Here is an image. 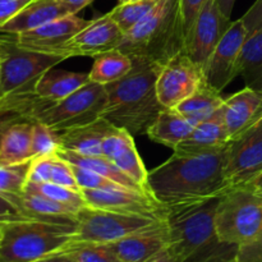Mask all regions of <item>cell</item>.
Here are the masks:
<instances>
[{
    "label": "cell",
    "mask_w": 262,
    "mask_h": 262,
    "mask_svg": "<svg viewBox=\"0 0 262 262\" xmlns=\"http://www.w3.org/2000/svg\"><path fill=\"white\" fill-rule=\"evenodd\" d=\"M246 40L247 30L239 18L232 22L202 69L205 81L219 92L238 76V61Z\"/></svg>",
    "instance_id": "12"
},
{
    "label": "cell",
    "mask_w": 262,
    "mask_h": 262,
    "mask_svg": "<svg viewBox=\"0 0 262 262\" xmlns=\"http://www.w3.org/2000/svg\"><path fill=\"white\" fill-rule=\"evenodd\" d=\"M241 19L243 20L247 30V37L260 31L262 28V0H256Z\"/></svg>",
    "instance_id": "40"
},
{
    "label": "cell",
    "mask_w": 262,
    "mask_h": 262,
    "mask_svg": "<svg viewBox=\"0 0 262 262\" xmlns=\"http://www.w3.org/2000/svg\"><path fill=\"white\" fill-rule=\"evenodd\" d=\"M32 262H77V261L74 260L68 252H66V251H59V252L45 256V257L38 258V260H35Z\"/></svg>",
    "instance_id": "44"
},
{
    "label": "cell",
    "mask_w": 262,
    "mask_h": 262,
    "mask_svg": "<svg viewBox=\"0 0 262 262\" xmlns=\"http://www.w3.org/2000/svg\"><path fill=\"white\" fill-rule=\"evenodd\" d=\"M156 2L158 0H133L124 4H118L109 14L125 35L152 9Z\"/></svg>",
    "instance_id": "33"
},
{
    "label": "cell",
    "mask_w": 262,
    "mask_h": 262,
    "mask_svg": "<svg viewBox=\"0 0 262 262\" xmlns=\"http://www.w3.org/2000/svg\"><path fill=\"white\" fill-rule=\"evenodd\" d=\"M216 3L225 17L227 18L232 17V12H233V8H234L235 0H216Z\"/></svg>",
    "instance_id": "46"
},
{
    "label": "cell",
    "mask_w": 262,
    "mask_h": 262,
    "mask_svg": "<svg viewBox=\"0 0 262 262\" xmlns=\"http://www.w3.org/2000/svg\"><path fill=\"white\" fill-rule=\"evenodd\" d=\"M119 50L132 60H145L163 67L173 56L187 53L179 0H158L152 9L124 35Z\"/></svg>",
    "instance_id": "4"
},
{
    "label": "cell",
    "mask_w": 262,
    "mask_h": 262,
    "mask_svg": "<svg viewBox=\"0 0 262 262\" xmlns=\"http://www.w3.org/2000/svg\"><path fill=\"white\" fill-rule=\"evenodd\" d=\"M32 122H20L10 125L0 137V163L19 164L32 160L31 141Z\"/></svg>",
    "instance_id": "29"
},
{
    "label": "cell",
    "mask_w": 262,
    "mask_h": 262,
    "mask_svg": "<svg viewBox=\"0 0 262 262\" xmlns=\"http://www.w3.org/2000/svg\"><path fill=\"white\" fill-rule=\"evenodd\" d=\"M251 186H253L255 188H257V189H262V173L255 179V181L252 182V183H251Z\"/></svg>",
    "instance_id": "47"
},
{
    "label": "cell",
    "mask_w": 262,
    "mask_h": 262,
    "mask_svg": "<svg viewBox=\"0 0 262 262\" xmlns=\"http://www.w3.org/2000/svg\"><path fill=\"white\" fill-rule=\"evenodd\" d=\"M204 79L202 69L187 53H181L166 61L159 72L156 94L166 109H176L191 96Z\"/></svg>",
    "instance_id": "10"
},
{
    "label": "cell",
    "mask_w": 262,
    "mask_h": 262,
    "mask_svg": "<svg viewBox=\"0 0 262 262\" xmlns=\"http://www.w3.org/2000/svg\"><path fill=\"white\" fill-rule=\"evenodd\" d=\"M225 150L197 156L173 154L148 171L152 197L166 207L222 197L230 188L224 171Z\"/></svg>",
    "instance_id": "1"
},
{
    "label": "cell",
    "mask_w": 262,
    "mask_h": 262,
    "mask_svg": "<svg viewBox=\"0 0 262 262\" xmlns=\"http://www.w3.org/2000/svg\"><path fill=\"white\" fill-rule=\"evenodd\" d=\"M230 143L229 135L225 127L222 109L214 115L199 123L188 137L184 138L176 148L174 155L197 156L224 151Z\"/></svg>",
    "instance_id": "19"
},
{
    "label": "cell",
    "mask_w": 262,
    "mask_h": 262,
    "mask_svg": "<svg viewBox=\"0 0 262 262\" xmlns=\"http://www.w3.org/2000/svg\"><path fill=\"white\" fill-rule=\"evenodd\" d=\"M3 232H4V224H2V223H0V241H2V238H3Z\"/></svg>",
    "instance_id": "49"
},
{
    "label": "cell",
    "mask_w": 262,
    "mask_h": 262,
    "mask_svg": "<svg viewBox=\"0 0 262 262\" xmlns=\"http://www.w3.org/2000/svg\"><path fill=\"white\" fill-rule=\"evenodd\" d=\"M193 128L194 125L178 110L164 107L146 135L155 142L174 150L184 138L188 137Z\"/></svg>",
    "instance_id": "25"
},
{
    "label": "cell",
    "mask_w": 262,
    "mask_h": 262,
    "mask_svg": "<svg viewBox=\"0 0 262 262\" xmlns=\"http://www.w3.org/2000/svg\"><path fill=\"white\" fill-rule=\"evenodd\" d=\"M147 262H179L176 257L173 256V253L169 251V248L166 247L165 250H163L161 252H159L158 255L154 256L151 260H148Z\"/></svg>",
    "instance_id": "45"
},
{
    "label": "cell",
    "mask_w": 262,
    "mask_h": 262,
    "mask_svg": "<svg viewBox=\"0 0 262 262\" xmlns=\"http://www.w3.org/2000/svg\"><path fill=\"white\" fill-rule=\"evenodd\" d=\"M261 191H262V189H261Z\"/></svg>",
    "instance_id": "54"
},
{
    "label": "cell",
    "mask_w": 262,
    "mask_h": 262,
    "mask_svg": "<svg viewBox=\"0 0 262 262\" xmlns=\"http://www.w3.org/2000/svg\"><path fill=\"white\" fill-rule=\"evenodd\" d=\"M90 82L89 73L55 69V67L43 72L35 84V92L42 99L58 102L66 99Z\"/></svg>",
    "instance_id": "24"
},
{
    "label": "cell",
    "mask_w": 262,
    "mask_h": 262,
    "mask_svg": "<svg viewBox=\"0 0 262 262\" xmlns=\"http://www.w3.org/2000/svg\"><path fill=\"white\" fill-rule=\"evenodd\" d=\"M215 228L220 241L241 246L262 229V191L251 184L235 186L219 199Z\"/></svg>",
    "instance_id": "6"
},
{
    "label": "cell",
    "mask_w": 262,
    "mask_h": 262,
    "mask_svg": "<svg viewBox=\"0 0 262 262\" xmlns=\"http://www.w3.org/2000/svg\"><path fill=\"white\" fill-rule=\"evenodd\" d=\"M77 262H122L112 248L101 243L72 242L64 250Z\"/></svg>",
    "instance_id": "35"
},
{
    "label": "cell",
    "mask_w": 262,
    "mask_h": 262,
    "mask_svg": "<svg viewBox=\"0 0 262 262\" xmlns=\"http://www.w3.org/2000/svg\"><path fill=\"white\" fill-rule=\"evenodd\" d=\"M56 152H58L61 158L66 159L69 164H73V165L82 166V168H86V169H90V170L96 171V173L101 174V176L105 177V178L120 184V186L124 187V188L147 193V192H146L140 184H137L133 179H130L124 171L120 170V169L118 168V166L115 165L110 159L105 158V156L82 155V154H77V152H73V151H68V150H61V148H59Z\"/></svg>",
    "instance_id": "28"
},
{
    "label": "cell",
    "mask_w": 262,
    "mask_h": 262,
    "mask_svg": "<svg viewBox=\"0 0 262 262\" xmlns=\"http://www.w3.org/2000/svg\"><path fill=\"white\" fill-rule=\"evenodd\" d=\"M124 38V32L110 17V14L101 15L91 20L83 30L67 41L55 55L66 59L73 56H92L118 49Z\"/></svg>",
    "instance_id": "13"
},
{
    "label": "cell",
    "mask_w": 262,
    "mask_h": 262,
    "mask_svg": "<svg viewBox=\"0 0 262 262\" xmlns=\"http://www.w3.org/2000/svg\"><path fill=\"white\" fill-rule=\"evenodd\" d=\"M0 83H2V63H0Z\"/></svg>",
    "instance_id": "51"
},
{
    "label": "cell",
    "mask_w": 262,
    "mask_h": 262,
    "mask_svg": "<svg viewBox=\"0 0 262 262\" xmlns=\"http://www.w3.org/2000/svg\"><path fill=\"white\" fill-rule=\"evenodd\" d=\"M261 123H262V120H261V122H260V123H258V124H261Z\"/></svg>",
    "instance_id": "52"
},
{
    "label": "cell",
    "mask_w": 262,
    "mask_h": 262,
    "mask_svg": "<svg viewBox=\"0 0 262 262\" xmlns=\"http://www.w3.org/2000/svg\"><path fill=\"white\" fill-rule=\"evenodd\" d=\"M216 199L168 207V248L179 262H233L237 246L222 242L215 228Z\"/></svg>",
    "instance_id": "2"
},
{
    "label": "cell",
    "mask_w": 262,
    "mask_h": 262,
    "mask_svg": "<svg viewBox=\"0 0 262 262\" xmlns=\"http://www.w3.org/2000/svg\"><path fill=\"white\" fill-rule=\"evenodd\" d=\"M33 0H0V27L9 22Z\"/></svg>",
    "instance_id": "42"
},
{
    "label": "cell",
    "mask_w": 262,
    "mask_h": 262,
    "mask_svg": "<svg viewBox=\"0 0 262 262\" xmlns=\"http://www.w3.org/2000/svg\"><path fill=\"white\" fill-rule=\"evenodd\" d=\"M206 2L207 0H179V3H181L182 15H183L187 40H188V36L191 33L192 27H193L194 22H196L197 17H199L200 12H201V9L204 8Z\"/></svg>",
    "instance_id": "39"
},
{
    "label": "cell",
    "mask_w": 262,
    "mask_h": 262,
    "mask_svg": "<svg viewBox=\"0 0 262 262\" xmlns=\"http://www.w3.org/2000/svg\"><path fill=\"white\" fill-rule=\"evenodd\" d=\"M23 220H31L23 214L19 207L13 204L9 199L0 196V223L7 224L13 222H23Z\"/></svg>",
    "instance_id": "41"
},
{
    "label": "cell",
    "mask_w": 262,
    "mask_h": 262,
    "mask_svg": "<svg viewBox=\"0 0 262 262\" xmlns=\"http://www.w3.org/2000/svg\"><path fill=\"white\" fill-rule=\"evenodd\" d=\"M28 182H46L81 191L77 184L72 165L58 152L33 159Z\"/></svg>",
    "instance_id": "27"
},
{
    "label": "cell",
    "mask_w": 262,
    "mask_h": 262,
    "mask_svg": "<svg viewBox=\"0 0 262 262\" xmlns=\"http://www.w3.org/2000/svg\"><path fill=\"white\" fill-rule=\"evenodd\" d=\"M132 67L133 61L129 55L119 49H113L95 58L92 69L89 72L90 81L106 86L127 76Z\"/></svg>",
    "instance_id": "30"
},
{
    "label": "cell",
    "mask_w": 262,
    "mask_h": 262,
    "mask_svg": "<svg viewBox=\"0 0 262 262\" xmlns=\"http://www.w3.org/2000/svg\"><path fill=\"white\" fill-rule=\"evenodd\" d=\"M164 222L165 220L142 216V215L124 214V212L84 206L79 209L77 214L76 232L72 242L107 245L133 233L158 227Z\"/></svg>",
    "instance_id": "7"
},
{
    "label": "cell",
    "mask_w": 262,
    "mask_h": 262,
    "mask_svg": "<svg viewBox=\"0 0 262 262\" xmlns=\"http://www.w3.org/2000/svg\"><path fill=\"white\" fill-rule=\"evenodd\" d=\"M238 76L247 87L262 90V28L246 40L238 61Z\"/></svg>",
    "instance_id": "31"
},
{
    "label": "cell",
    "mask_w": 262,
    "mask_h": 262,
    "mask_svg": "<svg viewBox=\"0 0 262 262\" xmlns=\"http://www.w3.org/2000/svg\"><path fill=\"white\" fill-rule=\"evenodd\" d=\"M233 262H235V261H233Z\"/></svg>",
    "instance_id": "53"
},
{
    "label": "cell",
    "mask_w": 262,
    "mask_h": 262,
    "mask_svg": "<svg viewBox=\"0 0 262 262\" xmlns=\"http://www.w3.org/2000/svg\"><path fill=\"white\" fill-rule=\"evenodd\" d=\"M133 2V0H119V4H124V3H129Z\"/></svg>",
    "instance_id": "50"
},
{
    "label": "cell",
    "mask_w": 262,
    "mask_h": 262,
    "mask_svg": "<svg viewBox=\"0 0 262 262\" xmlns=\"http://www.w3.org/2000/svg\"><path fill=\"white\" fill-rule=\"evenodd\" d=\"M0 36L4 46L0 97L23 90H35L41 74L64 60L61 56L20 48L15 42V36L4 33Z\"/></svg>",
    "instance_id": "9"
},
{
    "label": "cell",
    "mask_w": 262,
    "mask_h": 262,
    "mask_svg": "<svg viewBox=\"0 0 262 262\" xmlns=\"http://www.w3.org/2000/svg\"><path fill=\"white\" fill-rule=\"evenodd\" d=\"M105 105V86L90 81L68 97L41 110L36 117V122L43 123L54 132L60 133L100 119Z\"/></svg>",
    "instance_id": "8"
},
{
    "label": "cell",
    "mask_w": 262,
    "mask_h": 262,
    "mask_svg": "<svg viewBox=\"0 0 262 262\" xmlns=\"http://www.w3.org/2000/svg\"><path fill=\"white\" fill-rule=\"evenodd\" d=\"M76 223L23 220L4 224L0 262H32L64 250L73 239Z\"/></svg>",
    "instance_id": "5"
},
{
    "label": "cell",
    "mask_w": 262,
    "mask_h": 262,
    "mask_svg": "<svg viewBox=\"0 0 262 262\" xmlns=\"http://www.w3.org/2000/svg\"><path fill=\"white\" fill-rule=\"evenodd\" d=\"M73 169V174L76 177L77 184L79 189H113V188H124L120 184L105 178L101 174L96 173L90 169L82 168L71 164Z\"/></svg>",
    "instance_id": "37"
},
{
    "label": "cell",
    "mask_w": 262,
    "mask_h": 262,
    "mask_svg": "<svg viewBox=\"0 0 262 262\" xmlns=\"http://www.w3.org/2000/svg\"><path fill=\"white\" fill-rule=\"evenodd\" d=\"M235 262H262V229L252 239L238 246Z\"/></svg>",
    "instance_id": "38"
},
{
    "label": "cell",
    "mask_w": 262,
    "mask_h": 262,
    "mask_svg": "<svg viewBox=\"0 0 262 262\" xmlns=\"http://www.w3.org/2000/svg\"><path fill=\"white\" fill-rule=\"evenodd\" d=\"M32 160L19 164L0 163V196H19L25 192L30 177Z\"/></svg>",
    "instance_id": "32"
},
{
    "label": "cell",
    "mask_w": 262,
    "mask_h": 262,
    "mask_svg": "<svg viewBox=\"0 0 262 262\" xmlns=\"http://www.w3.org/2000/svg\"><path fill=\"white\" fill-rule=\"evenodd\" d=\"M129 73L105 86L106 105L101 118L130 135L147 133L164 109L156 94V81L161 66L145 60H132Z\"/></svg>",
    "instance_id": "3"
},
{
    "label": "cell",
    "mask_w": 262,
    "mask_h": 262,
    "mask_svg": "<svg viewBox=\"0 0 262 262\" xmlns=\"http://www.w3.org/2000/svg\"><path fill=\"white\" fill-rule=\"evenodd\" d=\"M3 59H4V46H3L2 36H0V63L3 61Z\"/></svg>",
    "instance_id": "48"
},
{
    "label": "cell",
    "mask_w": 262,
    "mask_h": 262,
    "mask_svg": "<svg viewBox=\"0 0 262 262\" xmlns=\"http://www.w3.org/2000/svg\"><path fill=\"white\" fill-rule=\"evenodd\" d=\"M101 154L151 194L147 184L148 170L143 165L133 136L128 130L115 127L102 141Z\"/></svg>",
    "instance_id": "18"
},
{
    "label": "cell",
    "mask_w": 262,
    "mask_h": 262,
    "mask_svg": "<svg viewBox=\"0 0 262 262\" xmlns=\"http://www.w3.org/2000/svg\"><path fill=\"white\" fill-rule=\"evenodd\" d=\"M91 20H86L77 14H69L49 22L32 31L15 36L18 46L27 50L55 55L56 51L71 40L76 33L83 30Z\"/></svg>",
    "instance_id": "16"
},
{
    "label": "cell",
    "mask_w": 262,
    "mask_h": 262,
    "mask_svg": "<svg viewBox=\"0 0 262 262\" xmlns=\"http://www.w3.org/2000/svg\"><path fill=\"white\" fill-rule=\"evenodd\" d=\"M59 150L58 133L43 123H33L32 141H31V156L32 159L55 154Z\"/></svg>",
    "instance_id": "36"
},
{
    "label": "cell",
    "mask_w": 262,
    "mask_h": 262,
    "mask_svg": "<svg viewBox=\"0 0 262 262\" xmlns=\"http://www.w3.org/2000/svg\"><path fill=\"white\" fill-rule=\"evenodd\" d=\"M222 112L232 142L262 120V90L246 86L239 92L225 99Z\"/></svg>",
    "instance_id": "17"
},
{
    "label": "cell",
    "mask_w": 262,
    "mask_h": 262,
    "mask_svg": "<svg viewBox=\"0 0 262 262\" xmlns=\"http://www.w3.org/2000/svg\"><path fill=\"white\" fill-rule=\"evenodd\" d=\"M224 101L225 99L222 94L202 79L196 91L182 101L176 109L196 127L199 123L204 122L222 109Z\"/></svg>",
    "instance_id": "26"
},
{
    "label": "cell",
    "mask_w": 262,
    "mask_h": 262,
    "mask_svg": "<svg viewBox=\"0 0 262 262\" xmlns=\"http://www.w3.org/2000/svg\"><path fill=\"white\" fill-rule=\"evenodd\" d=\"M87 206L165 220L168 207L143 192L128 188L81 189Z\"/></svg>",
    "instance_id": "14"
},
{
    "label": "cell",
    "mask_w": 262,
    "mask_h": 262,
    "mask_svg": "<svg viewBox=\"0 0 262 262\" xmlns=\"http://www.w3.org/2000/svg\"><path fill=\"white\" fill-rule=\"evenodd\" d=\"M114 128L107 120L100 118L89 124L64 130L58 133L59 148L82 155H102V141Z\"/></svg>",
    "instance_id": "22"
},
{
    "label": "cell",
    "mask_w": 262,
    "mask_h": 262,
    "mask_svg": "<svg viewBox=\"0 0 262 262\" xmlns=\"http://www.w3.org/2000/svg\"><path fill=\"white\" fill-rule=\"evenodd\" d=\"M31 220L76 223L79 210L35 192L25 191L19 196L8 197Z\"/></svg>",
    "instance_id": "23"
},
{
    "label": "cell",
    "mask_w": 262,
    "mask_h": 262,
    "mask_svg": "<svg viewBox=\"0 0 262 262\" xmlns=\"http://www.w3.org/2000/svg\"><path fill=\"white\" fill-rule=\"evenodd\" d=\"M69 14L72 13L58 0H33L9 22L2 26L0 33L17 36Z\"/></svg>",
    "instance_id": "21"
},
{
    "label": "cell",
    "mask_w": 262,
    "mask_h": 262,
    "mask_svg": "<svg viewBox=\"0 0 262 262\" xmlns=\"http://www.w3.org/2000/svg\"><path fill=\"white\" fill-rule=\"evenodd\" d=\"M169 245L165 222L155 228L141 230L127 237L107 243L122 262H147L165 250Z\"/></svg>",
    "instance_id": "20"
},
{
    "label": "cell",
    "mask_w": 262,
    "mask_h": 262,
    "mask_svg": "<svg viewBox=\"0 0 262 262\" xmlns=\"http://www.w3.org/2000/svg\"><path fill=\"white\" fill-rule=\"evenodd\" d=\"M224 171L230 188L251 184L262 173V123L228 145Z\"/></svg>",
    "instance_id": "11"
},
{
    "label": "cell",
    "mask_w": 262,
    "mask_h": 262,
    "mask_svg": "<svg viewBox=\"0 0 262 262\" xmlns=\"http://www.w3.org/2000/svg\"><path fill=\"white\" fill-rule=\"evenodd\" d=\"M60 2L64 7H67V9L72 13V14H77L78 12H81L83 8H86L87 5L91 4L94 0H58Z\"/></svg>",
    "instance_id": "43"
},
{
    "label": "cell",
    "mask_w": 262,
    "mask_h": 262,
    "mask_svg": "<svg viewBox=\"0 0 262 262\" xmlns=\"http://www.w3.org/2000/svg\"><path fill=\"white\" fill-rule=\"evenodd\" d=\"M232 25L220 10L216 0H207L187 40V54L201 69Z\"/></svg>",
    "instance_id": "15"
},
{
    "label": "cell",
    "mask_w": 262,
    "mask_h": 262,
    "mask_svg": "<svg viewBox=\"0 0 262 262\" xmlns=\"http://www.w3.org/2000/svg\"><path fill=\"white\" fill-rule=\"evenodd\" d=\"M25 191L42 194V196L68 205L77 210L87 206L81 191H76V189L68 188V187L59 186V184L46 183V182H27Z\"/></svg>",
    "instance_id": "34"
}]
</instances>
